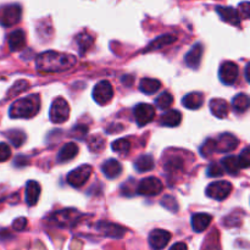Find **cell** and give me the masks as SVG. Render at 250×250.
Listing matches in <instances>:
<instances>
[{"instance_id": "52a82bcc", "label": "cell", "mask_w": 250, "mask_h": 250, "mask_svg": "<svg viewBox=\"0 0 250 250\" xmlns=\"http://www.w3.org/2000/svg\"><path fill=\"white\" fill-rule=\"evenodd\" d=\"M114 97V89L109 81H100L93 89V98L99 105H105L111 102Z\"/></svg>"}, {"instance_id": "60d3db41", "label": "cell", "mask_w": 250, "mask_h": 250, "mask_svg": "<svg viewBox=\"0 0 250 250\" xmlns=\"http://www.w3.org/2000/svg\"><path fill=\"white\" fill-rule=\"evenodd\" d=\"M224 175V168L221 167L217 164H212L208 168V176H211V177H219V176Z\"/></svg>"}, {"instance_id": "2e32d148", "label": "cell", "mask_w": 250, "mask_h": 250, "mask_svg": "<svg viewBox=\"0 0 250 250\" xmlns=\"http://www.w3.org/2000/svg\"><path fill=\"white\" fill-rule=\"evenodd\" d=\"M203 55V45L200 43H197L186 55L185 61L189 67L197 70L198 66L200 65V60H202Z\"/></svg>"}, {"instance_id": "ab89813d", "label": "cell", "mask_w": 250, "mask_h": 250, "mask_svg": "<svg viewBox=\"0 0 250 250\" xmlns=\"http://www.w3.org/2000/svg\"><path fill=\"white\" fill-rule=\"evenodd\" d=\"M11 156V149L6 143H0V163L9 160Z\"/></svg>"}, {"instance_id": "836d02e7", "label": "cell", "mask_w": 250, "mask_h": 250, "mask_svg": "<svg viewBox=\"0 0 250 250\" xmlns=\"http://www.w3.org/2000/svg\"><path fill=\"white\" fill-rule=\"evenodd\" d=\"M88 146H89V149L92 151H100L105 146L104 139L99 136H94L89 139Z\"/></svg>"}, {"instance_id": "f6af8a7d", "label": "cell", "mask_w": 250, "mask_h": 250, "mask_svg": "<svg viewBox=\"0 0 250 250\" xmlns=\"http://www.w3.org/2000/svg\"><path fill=\"white\" fill-rule=\"evenodd\" d=\"M249 68H250V65L248 63V65L246 66V78H247V81H249Z\"/></svg>"}, {"instance_id": "ffe728a7", "label": "cell", "mask_w": 250, "mask_h": 250, "mask_svg": "<svg viewBox=\"0 0 250 250\" xmlns=\"http://www.w3.org/2000/svg\"><path fill=\"white\" fill-rule=\"evenodd\" d=\"M41 195V186L36 181H28L26 185V203L29 207L37 204Z\"/></svg>"}, {"instance_id": "8992f818", "label": "cell", "mask_w": 250, "mask_h": 250, "mask_svg": "<svg viewBox=\"0 0 250 250\" xmlns=\"http://www.w3.org/2000/svg\"><path fill=\"white\" fill-rule=\"evenodd\" d=\"M93 172V167L89 165H82L80 167H77L76 170L71 171L67 175V183L71 185L72 187H82L88 180H89L90 175Z\"/></svg>"}, {"instance_id": "ac0fdd59", "label": "cell", "mask_w": 250, "mask_h": 250, "mask_svg": "<svg viewBox=\"0 0 250 250\" xmlns=\"http://www.w3.org/2000/svg\"><path fill=\"white\" fill-rule=\"evenodd\" d=\"M102 170L104 172V175L106 176L110 180H114V178L119 177L122 172V166L115 159H109V160L105 161L102 166Z\"/></svg>"}, {"instance_id": "9a60e30c", "label": "cell", "mask_w": 250, "mask_h": 250, "mask_svg": "<svg viewBox=\"0 0 250 250\" xmlns=\"http://www.w3.org/2000/svg\"><path fill=\"white\" fill-rule=\"evenodd\" d=\"M7 44L11 51L21 50L24 45H26V36L22 29H16V31L11 32L7 38Z\"/></svg>"}, {"instance_id": "e0dca14e", "label": "cell", "mask_w": 250, "mask_h": 250, "mask_svg": "<svg viewBox=\"0 0 250 250\" xmlns=\"http://www.w3.org/2000/svg\"><path fill=\"white\" fill-rule=\"evenodd\" d=\"M216 11L224 21L229 22V23L231 24H234V26H238V24L241 23V17H239L237 10H234L233 7L217 6Z\"/></svg>"}, {"instance_id": "9c48e42d", "label": "cell", "mask_w": 250, "mask_h": 250, "mask_svg": "<svg viewBox=\"0 0 250 250\" xmlns=\"http://www.w3.org/2000/svg\"><path fill=\"white\" fill-rule=\"evenodd\" d=\"M232 192V185L227 181H219L208 186L207 195L215 200H224L226 199Z\"/></svg>"}, {"instance_id": "7a4b0ae2", "label": "cell", "mask_w": 250, "mask_h": 250, "mask_svg": "<svg viewBox=\"0 0 250 250\" xmlns=\"http://www.w3.org/2000/svg\"><path fill=\"white\" fill-rule=\"evenodd\" d=\"M41 109V99L38 95H28L16 100L10 106L9 114L11 119H31L38 114Z\"/></svg>"}, {"instance_id": "8fae6325", "label": "cell", "mask_w": 250, "mask_h": 250, "mask_svg": "<svg viewBox=\"0 0 250 250\" xmlns=\"http://www.w3.org/2000/svg\"><path fill=\"white\" fill-rule=\"evenodd\" d=\"M238 66L236 65L234 62H231V61H226L221 65L219 71V76H220V80L224 84H233L234 82L237 81L238 78Z\"/></svg>"}, {"instance_id": "74e56055", "label": "cell", "mask_w": 250, "mask_h": 250, "mask_svg": "<svg viewBox=\"0 0 250 250\" xmlns=\"http://www.w3.org/2000/svg\"><path fill=\"white\" fill-rule=\"evenodd\" d=\"M200 151H202V154L205 156V158H208L210 154H212L214 151H216V149H215V141H214V139H208V141L205 142L204 144H203Z\"/></svg>"}, {"instance_id": "ba28073f", "label": "cell", "mask_w": 250, "mask_h": 250, "mask_svg": "<svg viewBox=\"0 0 250 250\" xmlns=\"http://www.w3.org/2000/svg\"><path fill=\"white\" fill-rule=\"evenodd\" d=\"M161 192H163V183L156 177L144 178L137 187V193L141 195H146V197L158 195Z\"/></svg>"}, {"instance_id": "d6986e66", "label": "cell", "mask_w": 250, "mask_h": 250, "mask_svg": "<svg viewBox=\"0 0 250 250\" xmlns=\"http://www.w3.org/2000/svg\"><path fill=\"white\" fill-rule=\"evenodd\" d=\"M212 217L211 215L204 214V212H200V214H194L192 216V227L194 229V232H200L205 231V229L209 227V225L211 224Z\"/></svg>"}, {"instance_id": "7c38bea8", "label": "cell", "mask_w": 250, "mask_h": 250, "mask_svg": "<svg viewBox=\"0 0 250 250\" xmlns=\"http://www.w3.org/2000/svg\"><path fill=\"white\" fill-rule=\"evenodd\" d=\"M171 239L170 232L165 229H153L149 233V244L154 250H161L165 248Z\"/></svg>"}, {"instance_id": "6da1fadb", "label": "cell", "mask_w": 250, "mask_h": 250, "mask_svg": "<svg viewBox=\"0 0 250 250\" xmlns=\"http://www.w3.org/2000/svg\"><path fill=\"white\" fill-rule=\"evenodd\" d=\"M76 65V58L71 54L45 51L37 58L36 66L42 72H63Z\"/></svg>"}, {"instance_id": "d4e9b609", "label": "cell", "mask_w": 250, "mask_h": 250, "mask_svg": "<svg viewBox=\"0 0 250 250\" xmlns=\"http://www.w3.org/2000/svg\"><path fill=\"white\" fill-rule=\"evenodd\" d=\"M161 88L160 81L155 80V78H143L139 83V89L144 93V94H154L158 92Z\"/></svg>"}, {"instance_id": "3957f363", "label": "cell", "mask_w": 250, "mask_h": 250, "mask_svg": "<svg viewBox=\"0 0 250 250\" xmlns=\"http://www.w3.org/2000/svg\"><path fill=\"white\" fill-rule=\"evenodd\" d=\"M22 9L20 5L11 4L0 7V24L4 27H11L19 23L21 20Z\"/></svg>"}, {"instance_id": "b9f144b4", "label": "cell", "mask_w": 250, "mask_h": 250, "mask_svg": "<svg viewBox=\"0 0 250 250\" xmlns=\"http://www.w3.org/2000/svg\"><path fill=\"white\" fill-rule=\"evenodd\" d=\"M238 15L239 17H242V19H249L250 16V4L248 1H244L242 2L241 5H239V9H238Z\"/></svg>"}, {"instance_id": "4dcf8cb0", "label": "cell", "mask_w": 250, "mask_h": 250, "mask_svg": "<svg viewBox=\"0 0 250 250\" xmlns=\"http://www.w3.org/2000/svg\"><path fill=\"white\" fill-rule=\"evenodd\" d=\"M94 39H93L92 36L87 33H81L77 36V44L80 46V51L81 53H84L87 51L88 49L90 48V45L93 44Z\"/></svg>"}, {"instance_id": "ee69618b", "label": "cell", "mask_w": 250, "mask_h": 250, "mask_svg": "<svg viewBox=\"0 0 250 250\" xmlns=\"http://www.w3.org/2000/svg\"><path fill=\"white\" fill-rule=\"evenodd\" d=\"M170 250H188V248L185 243L180 242V243L173 244V246L170 248Z\"/></svg>"}, {"instance_id": "cb8c5ba5", "label": "cell", "mask_w": 250, "mask_h": 250, "mask_svg": "<svg viewBox=\"0 0 250 250\" xmlns=\"http://www.w3.org/2000/svg\"><path fill=\"white\" fill-rule=\"evenodd\" d=\"M182 121V115L178 110H170L161 116L160 124L166 127H176Z\"/></svg>"}, {"instance_id": "f35d334b", "label": "cell", "mask_w": 250, "mask_h": 250, "mask_svg": "<svg viewBox=\"0 0 250 250\" xmlns=\"http://www.w3.org/2000/svg\"><path fill=\"white\" fill-rule=\"evenodd\" d=\"M161 204H163L166 209L171 210V211H177L178 210V205H177V202H176V199L172 197H168V195L164 198Z\"/></svg>"}, {"instance_id": "f546056e", "label": "cell", "mask_w": 250, "mask_h": 250, "mask_svg": "<svg viewBox=\"0 0 250 250\" xmlns=\"http://www.w3.org/2000/svg\"><path fill=\"white\" fill-rule=\"evenodd\" d=\"M5 136L9 138V141L14 144L15 146H21L23 142L26 141V134L20 129H11L5 133Z\"/></svg>"}, {"instance_id": "277c9868", "label": "cell", "mask_w": 250, "mask_h": 250, "mask_svg": "<svg viewBox=\"0 0 250 250\" xmlns=\"http://www.w3.org/2000/svg\"><path fill=\"white\" fill-rule=\"evenodd\" d=\"M70 116V106L63 98H56L50 107V120L54 124H62Z\"/></svg>"}, {"instance_id": "7bdbcfd3", "label": "cell", "mask_w": 250, "mask_h": 250, "mask_svg": "<svg viewBox=\"0 0 250 250\" xmlns=\"http://www.w3.org/2000/svg\"><path fill=\"white\" fill-rule=\"evenodd\" d=\"M27 226V220L24 219V217H20V219L15 220L14 224H12V227H14V229H16V231H23L24 229H26Z\"/></svg>"}, {"instance_id": "d590c367", "label": "cell", "mask_w": 250, "mask_h": 250, "mask_svg": "<svg viewBox=\"0 0 250 250\" xmlns=\"http://www.w3.org/2000/svg\"><path fill=\"white\" fill-rule=\"evenodd\" d=\"M27 88H28V82H27V81H19V82L15 83L14 87H12L11 90L9 92V97H14V95L20 94V93H22L23 90H26Z\"/></svg>"}, {"instance_id": "5bb4252c", "label": "cell", "mask_w": 250, "mask_h": 250, "mask_svg": "<svg viewBox=\"0 0 250 250\" xmlns=\"http://www.w3.org/2000/svg\"><path fill=\"white\" fill-rule=\"evenodd\" d=\"M97 229L99 232H102L104 236L110 237V238H121V237H124L125 232H126V229L124 227L106 221H100L97 225Z\"/></svg>"}, {"instance_id": "30bf717a", "label": "cell", "mask_w": 250, "mask_h": 250, "mask_svg": "<svg viewBox=\"0 0 250 250\" xmlns=\"http://www.w3.org/2000/svg\"><path fill=\"white\" fill-rule=\"evenodd\" d=\"M133 112L138 126H146L149 122L153 121L154 116H155V109L153 107V105L146 104V103L137 105Z\"/></svg>"}, {"instance_id": "83f0119b", "label": "cell", "mask_w": 250, "mask_h": 250, "mask_svg": "<svg viewBox=\"0 0 250 250\" xmlns=\"http://www.w3.org/2000/svg\"><path fill=\"white\" fill-rule=\"evenodd\" d=\"M175 41H176V37L170 36V34H166V36L159 37V38L156 39V41H154L153 43L149 44V46H148V48H146V51L156 50V49L164 48V46H165V45H168V44H172Z\"/></svg>"}, {"instance_id": "f1b7e54d", "label": "cell", "mask_w": 250, "mask_h": 250, "mask_svg": "<svg viewBox=\"0 0 250 250\" xmlns=\"http://www.w3.org/2000/svg\"><path fill=\"white\" fill-rule=\"evenodd\" d=\"M221 165L224 166L225 170L229 173H237L239 171V163H238V158L237 156H226V158L222 159Z\"/></svg>"}, {"instance_id": "603a6c76", "label": "cell", "mask_w": 250, "mask_h": 250, "mask_svg": "<svg viewBox=\"0 0 250 250\" xmlns=\"http://www.w3.org/2000/svg\"><path fill=\"white\" fill-rule=\"evenodd\" d=\"M210 110L216 117L225 119L229 114V104L224 99H212L210 102Z\"/></svg>"}, {"instance_id": "484cf974", "label": "cell", "mask_w": 250, "mask_h": 250, "mask_svg": "<svg viewBox=\"0 0 250 250\" xmlns=\"http://www.w3.org/2000/svg\"><path fill=\"white\" fill-rule=\"evenodd\" d=\"M249 105H250L249 97L247 94H244V93L236 95V97L233 98V100H232V107H233L234 111L238 112V114H242V112L247 111Z\"/></svg>"}, {"instance_id": "7402d4cb", "label": "cell", "mask_w": 250, "mask_h": 250, "mask_svg": "<svg viewBox=\"0 0 250 250\" xmlns=\"http://www.w3.org/2000/svg\"><path fill=\"white\" fill-rule=\"evenodd\" d=\"M182 103L187 109L197 110L199 109V107L203 105V103H204V95L199 92L189 93V94H187L185 98H183Z\"/></svg>"}, {"instance_id": "d6a6232c", "label": "cell", "mask_w": 250, "mask_h": 250, "mask_svg": "<svg viewBox=\"0 0 250 250\" xmlns=\"http://www.w3.org/2000/svg\"><path fill=\"white\" fill-rule=\"evenodd\" d=\"M112 150L120 154H127L131 149V142L128 139H117L112 143Z\"/></svg>"}, {"instance_id": "4316f807", "label": "cell", "mask_w": 250, "mask_h": 250, "mask_svg": "<svg viewBox=\"0 0 250 250\" xmlns=\"http://www.w3.org/2000/svg\"><path fill=\"white\" fill-rule=\"evenodd\" d=\"M136 170L139 172H146V171H150L154 167V159L151 155H142L137 159L136 164Z\"/></svg>"}, {"instance_id": "e575fe53", "label": "cell", "mask_w": 250, "mask_h": 250, "mask_svg": "<svg viewBox=\"0 0 250 250\" xmlns=\"http://www.w3.org/2000/svg\"><path fill=\"white\" fill-rule=\"evenodd\" d=\"M165 167L167 171H177L183 167V161L178 156H172L167 163L165 164Z\"/></svg>"}, {"instance_id": "8d00e7d4", "label": "cell", "mask_w": 250, "mask_h": 250, "mask_svg": "<svg viewBox=\"0 0 250 250\" xmlns=\"http://www.w3.org/2000/svg\"><path fill=\"white\" fill-rule=\"evenodd\" d=\"M239 167L241 168H248L250 165V154H249V148L246 146L243 149V151L241 153V156L238 158Z\"/></svg>"}, {"instance_id": "4fadbf2b", "label": "cell", "mask_w": 250, "mask_h": 250, "mask_svg": "<svg viewBox=\"0 0 250 250\" xmlns=\"http://www.w3.org/2000/svg\"><path fill=\"white\" fill-rule=\"evenodd\" d=\"M238 146V139L229 133H224L215 141V149L220 153H231Z\"/></svg>"}, {"instance_id": "5b68a950", "label": "cell", "mask_w": 250, "mask_h": 250, "mask_svg": "<svg viewBox=\"0 0 250 250\" xmlns=\"http://www.w3.org/2000/svg\"><path fill=\"white\" fill-rule=\"evenodd\" d=\"M81 214L77 211V210L73 209H66L61 210V211L55 212L51 216V220H53L54 224L56 226L61 227V229H65V227H71L77 222V220L80 219Z\"/></svg>"}, {"instance_id": "44dd1931", "label": "cell", "mask_w": 250, "mask_h": 250, "mask_svg": "<svg viewBox=\"0 0 250 250\" xmlns=\"http://www.w3.org/2000/svg\"><path fill=\"white\" fill-rule=\"evenodd\" d=\"M78 154V146L76 143H67L61 148L59 151L58 161L59 163H67V161L72 160L76 155Z\"/></svg>"}, {"instance_id": "1f68e13d", "label": "cell", "mask_w": 250, "mask_h": 250, "mask_svg": "<svg viewBox=\"0 0 250 250\" xmlns=\"http://www.w3.org/2000/svg\"><path fill=\"white\" fill-rule=\"evenodd\" d=\"M172 103H173V98H172V95H171L168 92H164L163 94L159 95V97L156 98V100H155L156 106H158L159 109H163V110L168 109V107H170V105L172 104Z\"/></svg>"}]
</instances>
